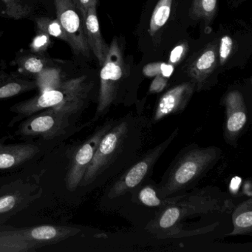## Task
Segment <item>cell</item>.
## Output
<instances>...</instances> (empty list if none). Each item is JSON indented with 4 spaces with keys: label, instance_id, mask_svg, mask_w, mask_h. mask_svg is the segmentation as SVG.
<instances>
[{
    "label": "cell",
    "instance_id": "2e32d148",
    "mask_svg": "<svg viewBox=\"0 0 252 252\" xmlns=\"http://www.w3.org/2000/svg\"><path fill=\"white\" fill-rule=\"evenodd\" d=\"M40 247L38 243L29 240L20 230L0 232V252H27Z\"/></svg>",
    "mask_w": 252,
    "mask_h": 252
},
{
    "label": "cell",
    "instance_id": "d6a6232c",
    "mask_svg": "<svg viewBox=\"0 0 252 252\" xmlns=\"http://www.w3.org/2000/svg\"><path fill=\"white\" fill-rule=\"evenodd\" d=\"M174 71L173 64H166V63H162L161 67H160V75L163 77L168 78L172 76Z\"/></svg>",
    "mask_w": 252,
    "mask_h": 252
},
{
    "label": "cell",
    "instance_id": "d6986e66",
    "mask_svg": "<svg viewBox=\"0 0 252 252\" xmlns=\"http://www.w3.org/2000/svg\"><path fill=\"white\" fill-rule=\"evenodd\" d=\"M132 197H136L138 202L141 205L150 208H157L158 210L164 207L172 202V197L168 198H160L158 194L157 185L151 181H147L139 187Z\"/></svg>",
    "mask_w": 252,
    "mask_h": 252
},
{
    "label": "cell",
    "instance_id": "83f0119b",
    "mask_svg": "<svg viewBox=\"0 0 252 252\" xmlns=\"http://www.w3.org/2000/svg\"><path fill=\"white\" fill-rule=\"evenodd\" d=\"M233 48V41L228 36H225L221 39L219 48V60L221 65L228 60Z\"/></svg>",
    "mask_w": 252,
    "mask_h": 252
},
{
    "label": "cell",
    "instance_id": "484cf974",
    "mask_svg": "<svg viewBox=\"0 0 252 252\" xmlns=\"http://www.w3.org/2000/svg\"><path fill=\"white\" fill-rule=\"evenodd\" d=\"M25 197L19 193L4 194L0 197V216L17 210L20 205L23 203Z\"/></svg>",
    "mask_w": 252,
    "mask_h": 252
},
{
    "label": "cell",
    "instance_id": "277c9868",
    "mask_svg": "<svg viewBox=\"0 0 252 252\" xmlns=\"http://www.w3.org/2000/svg\"><path fill=\"white\" fill-rule=\"evenodd\" d=\"M93 86L87 76L63 81L60 88L39 93L36 96L16 104L11 110L20 116H30L48 110L70 117L84 108Z\"/></svg>",
    "mask_w": 252,
    "mask_h": 252
},
{
    "label": "cell",
    "instance_id": "f1b7e54d",
    "mask_svg": "<svg viewBox=\"0 0 252 252\" xmlns=\"http://www.w3.org/2000/svg\"><path fill=\"white\" fill-rule=\"evenodd\" d=\"M188 51V46L187 44L183 43L175 47L170 54L169 63L172 64H176L182 60L185 56L186 53Z\"/></svg>",
    "mask_w": 252,
    "mask_h": 252
},
{
    "label": "cell",
    "instance_id": "30bf717a",
    "mask_svg": "<svg viewBox=\"0 0 252 252\" xmlns=\"http://www.w3.org/2000/svg\"><path fill=\"white\" fill-rule=\"evenodd\" d=\"M68 126V116L45 110L41 114L25 122L20 126V133L52 139L65 133Z\"/></svg>",
    "mask_w": 252,
    "mask_h": 252
},
{
    "label": "cell",
    "instance_id": "3957f363",
    "mask_svg": "<svg viewBox=\"0 0 252 252\" xmlns=\"http://www.w3.org/2000/svg\"><path fill=\"white\" fill-rule=\"evenodd\" d=\"M222 150L215 146L203 147L192 144L177 155L157 185L162 199L184 194L192 189L217 164Z\"/></svg>",
    "mask_w": 252,
    "mask_h": 252
},
{
    "label": "cell",
    "instance_id": "4fadbf2b",
    "mask_svg": "<svg viewBox=\"0 0 252 252\" xmlns=\"http://www.w3.org/2000/svg\"><path fill=\"white\" fill-rule=\"evenodd\" d=\"M97 5L98 3H94L90 7L84 20V26L91 51L96 57L100 66H102L108 54L109 46L101 36L97 16Z\"/></svg>",
    "mask_w": 252,
    "mask_h": 252
},
{
    "label": "cell",
    "instance_id": "6da1fadb",
    "mask_svg": "<svg viewBox=\"0 0 252 252\" xmlns=\"http://www.w3.org/2000/svg\"><path fill=\"white\" fill-rule=\"evenodd\" d=\"M233 207L232 200L217 189L188 191L174 196L170 203L158 209L147 229L163 238L190 237L201 234L197 226L199 222L206 234L208 231L197 220L212 231L219 222L217 217L229 214Z\"/></svg>",
    "mask_w": 252,
    "mask_h": 252
},
{
    "label": "cell",
    "instance_id": "52a82bcc",
    "mask_svg": "<svg viewBox=\"0 0 252 252\" xmlns=\"http://www.w3.org/2000/svg\"><path fill=\"white\" fill-rule=\"evenodd\" d=\"M57 18L68 35L70 48L77 57H89L91 48L85 34L84 20L73 0H54Z\"/></svg>",
    "mask_w": 252,
    "mask_h": 252
},
{
    "label": "cell",
    "instance_id": "1f68e13d",
    "mask_svg": "<svg viewBox=\"0 0 252 252\" xmlns=\"http://www.w3.org/2000/svg\"><path fill=\"white\" fill-rule=\"evenodd\" d=\"M161 64L162 63H155L147 64L143 69V73L147 77H155L157 75L160 74Z\"/></svg>",
    "mask_w": 252,
    "mask_h": 252
},
{
    "label": "cell",
    "instance_id": "44dd1931",
    "mask_svg": "<svg viewBox=\"0 0 252 252\" xmlns=\"http://www.w3.org/2000/svg\"><path fill=\"white\" fill-rule=\"evenodd\" d=\"M62 71L58 67L51 66L36 75V86L39 93L57 89L63 83Z\"/></svg>",
    "mask_w": 252,
    "mask_h": 252
},
{
    "label": "cell",
    "instance_id": "7c38bea8",
    "mask_svg": "<svg viewBox=\"0 0 252 252\" xmlns=\"http://www.w3.org/2000/svg\"><path fill=\"white\" fill-rule=\"evenodd\" d=\"M218 57L216 45L209 44L189 66L187 73L197 91H200L204 87L206 81L213 73L218 64Z\"/></svg>",
    "mask_w": 252,
    "mask_h": 252
},
{
    "label": "cell",
    "instance_id": "603a6c76",
    "mask_svg": "<svg viewBox=\"0 0 252 252\" xmlns=\"http://www.w3.org/2000/svg\"><path fill=\"white\" fill-rule=\"evenodd\" d=\"M37 31L45 32L49 36L64 41L70 45V38L60 24L58 19H51L49 17H38L35 20Z\"/></svg>",
    "mask_w": 252,
    "mask_h": 252
},
{
    "label": "cell",
    "instance_id": "5bb4252c",
    "mask_svg": "<svg viewBox=\"0 0 252 252\" xmlns=\"http://www.w3.org/2000/svg\"><path fill=\"white\" fill-rule=\"evenodd\" d=\"M26 237L39 246L62 241L71 236L76 235L80 230L73 227L39 225L20 230Z\"/></svg>",
    "mask_w": 252,
    "mask_h": 252
},
{
    "label": "cell",
    "instance_id": "f546056e",
    "mask_svg": "<svg viewBox=\"0 0 252 252\" xmlns=\"http://www.w3.org/2000/svg\"><path fill=\"white\" fill-rule=\"evenodd\" d=\"M166 85H167V79L160 74L157 75L155 76V79L150 85L149 93L152 94H158L165 89Z\"/></svg>",
    "mask_w": 252,
    "mask_h": 252
},
{
    "label": "cell",
    "instance_id": "ffe728a7",
    "mask_svg": "<svg viewBox=\"0 0 252 252\" xmlns=\"http://www.w3.org/2000/svg\"><path fill=\"white\" fill-rule=\"evenodd\" d=\"M172 0H159L150 20L149 33L153 36L169 20L172 8Z\"/></svg>",
    "mask_w": 252,
    "mask_h": 252
},
{
    "label": "cell",
    "instance_id": "4dcf8cb0",
    "mask_svg": "<svg viewBox=\"0 0 252 252\" xmlns=\"http://www.w3.org/2000/svg\"><path fill=\"white\" fill-rule=\"evenodd\" d=\"M73 2L85 20L90 7L94 3H98V0H73Z\"/></svg>",
    "mask_w": 252,
    "mask_h": 252
},
{
    "label": "cell",
    "instance_id": "836d02e7",
    "mask_svg": "<svg viewBox=\"0 0 252 252\" xmlns=\"http://www.w3.org/2000/svg\"><path fill=\"white\" fill-rule=\"evenodd\" d=\"M2 37V32H0V38Z\"/></svg>",
    "mask_w": 252,
    "mask_h": 252
},
{
    "label": "cell",
    "instance_id": "9c48e42d",
    "mask_svg": "<svg viewBox=\"0 0 252 252\" xmlns=\"http://www.w3.org/2000/svg\"><path fill=\"white\" fill-rule=\"evenodd\" d=\"M222 101L225 109L224 137L228 144L235 145L248 123L247 107L243 94L238 91L227 93Z\"/></svg>",
    "mask_w": 252,
    "mask_h": 252
},
{
    "label": "cell",
    "instance_id": "4316f807",
    "mask_svg": "<svg viewBox=\"0 0 252 252\" xmlns=\"http://www.w3.org/2000/svg\"><path fill=\"white\" fill-rule=\"evenodd\" d=\"M51 36L45 32H39L31 44V50L34 54H42L48 50L51 45Z\"/></svg>",
    "mask_w": 252,
    "mask_h": 252
},
{
    "label": "cell",
    "instance_id": "8fae6325",
    "mask_svg": "<svg viewBox=\"0 0 252 252\" xmlns=\"http://www.w3.org/2000/svg\"><path fill=\"white\" fill-rule=\"evenodd\" d=\"M194 91L195 85L190 81L166 91L156 104L151 122L156 124L167 116L182 113L188 105Z\"/></svg>",
    "mask_w": 252,
    "mask_h": 252
},
{
    "label": "cell",
    "instance_id": "8992f818",
    "mask_svg": "<svg viewBox=\"0 0 252 252\" xmlns=\"http://www.w3.org/2000/svg\"><path fill=\"white\" fill-rule=\"evenodd\" d=\"M125 66L122 48L117 39H114L109 47L108 54L100 73V88L95 120L104 116L112 106L125 104L123 86L129 73Z\"/></svg>",
    "mask_w": 252,
    "mask_h": 252
},
{
    "label": "cell",
    "instance_id": "d4e9b609",
    "mask_svg": "<svg viewBox=\"0 0 252 252\" xmlns=\"http://www.w3.org/2000/svg\"><path fill=\"white\" fill-rule=\"evenodd\" d=\"M5 7V13L11 19L22 20L31 14V7L25 0H1Z\"/></svg>",
    "mask_w": 252,
    "mask_h": 252
},
{
    "label": "cell",
    "instance_id": "ba28073f",
    "mask_svg": "<svg viewBox=\"0 0 252 252\" xmlns=\"http://www.w3.org/2000/svg\"><path fill=\"white\" fill-rule=\"evenodd\" d=\"M116 119H110L98 129L76 150L72 158L70 169L66 178V187L70 191H74L79 187L84 175L94 158L97 147L102 137L114 125Z\"/></svg>",
    "mask_w": 252,
    "mask_h": 252
},
{
    "label": "cell",
    "instance_id": "7a4b0ae2",
    "mask_svg": "<svg viewBox=\"0 0 252 252\" xmlns=\"http://www.w3.org/2000/svg\"><path fill=\"white\" fill-rule=\"evenodd\" d=\"M152 122L141 115L129 113L119 119L102 137L79 187L114 179L144 153Z\"/></svg>",
    "mask_w": 252,
    "mask_h": 252
},
{
    "label": "cell",
    "instance_id": "e0dca14e",
    "mask_svg": "<svg viewBox=\"0 0 252 252\" xmlns=\"http://www.w3.org/2000/svg\"><path fill=\"white\" fill-rule=\"evenodd\" d=\"M233 229L228 236L248 235L252 233V199L240 203L234 208L231 215Z\"/></svg>",
    "mask_w": 252,
    "mask_h": 252
},
{
    "label": "cell",
    "instance_id": "ac0fdd59",
    "mask_svg": "<svg viewBox=\"0 0 252 252\" xmlns=\"http://www.w3.org/2000/svg\"><path fill=\"white\" fill-rule=\"evenodd\" d=\"M37 88L36 82L0 72V99L9 98Z\"/></svg>",
    "mask_w": 252,
    "mask_h": 252
},
{
    "label": "cell",
    "instance_id": "5b68a950",
    "mask_svg": "<svg viewBox=\"0 0 252 252\" xmlns=\"http://www.w3.org/2000/svg\"><path fill=\"white\" fill-rule=\"evenodd\" d=\"M176 128L167 138L144 153L135 163L114 178L106 190V199L119 200L126 194H132L143 184L150 181L155 165L178 134Z\"/></svg>",
    "mask_w": 252,
    "mask_h": 252
},
{
    "label": "cell",
    "instance_id": "9a60e30c",
    "mask_svg": "<svg viewBox=\"0 0 252 252\" xmlns=\"http://www.w3.org/2000/svg\"><path fill=\"white\" fill-rule=\"evenodd\" d=\"M39 152L33 144H0V169L20 166L33 158Z\"/></svg>",
    "mask_w": 252,
    "mask_h": 252
},
{
    "label": "cell",
    "instance_id": "7402d4cb",
    "mask_svg": "<svg viewBox=\"0 0 252 252\" xmlns=\"http://www.w3.org/2000/svg\"><path fill=\"white\" fill-rule=\"evenodd\" d=\"M51 60L43 57L42 54H31L20 57L17 63L19 67L26 73L30 74L38 75L39 73L51 67Z\"/></svg>",
    "mask_w": 252,
    "mask_h": 252
},
{
    "label": "cell",
    "instance_id": "cb8c5ba5",
    "mask_svg": "<svg viewBox=\"0 0 252 252\" xmlns=\"http://www.w3.org/2000/svg\"><path fill=\"white\" fill-rule=\"evenodd\" d=\"M218 0H193L190 17L194 20L212 21L216 14Z\"/></svg>",
    "mask_w": 252,
    "mask_h": 252
}]
</instances>
